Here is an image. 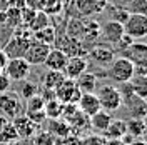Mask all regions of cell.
Wrapping results in <instances>:
<instances>
[{
  "label": "cell",
  "instance_id": "cell-35",
  "mask_svg": "<svg viewBox=\"0 0 147 145\" xmlns=\"http://www.w3.org/2000/svg\"><path fill=\"white\" fill-rule=\"evenodd\" d=\"M38 90H40V89L37 87L34 82H24V83H22V89H20V95L24 97V100H27V99H30V97L37 95Z\"/></svg>",
  "mask_w": 147,
  "mask_h": 145
},
{
  "label": "cell",
  "instance_id": "cell-14",
  "mask_svg": "<svg viewBox=\"0 0 147 145\" xmlns=\"http://www.w3.org/2000/svg\"><path fill=\"white\" fill-rule=\"evenodd\" d=\"M115 57V50L110 48L109 45H94L87 52V58H92L97 65H109Z\"/></svg>",
  "mask_w": 147,
  "mask_h": 145
},
{
  "label": "cell",
  "instance_id": "cell-45",
  "mask_svg": "<svg viewBox=\"0 0 147 145\" xmlns=\"http://www.w3.org/2000/svg\"><path fill=\"white\" fill-rule=\"evenodd\" d=\"M7 122H9V118H7V117H3V115H2V113H0V128L3 127V125H5V124H7Z\"/></svg>",
  "mask_w": 147,
  "mask_h": 145
},
{
  "label": "cell",
  "instance_id": "cell-47",
  "mask_svg": "<svg viewBox=\"0 0 147 145\" xmlns=\"http://www.w3.org/2000/svg\"><path fill=\"white\" fill-rule=\"evenodd\" d=\"M142 120H144V137H147V115L142 117Z\"/></svg>",
  "mask_w": 147,
  "mask_h": 145
},
{
  "label": "cell",
  "instance_id": "cell-27",
  "mask_svg": "<svg viewBox=\"0 0 147 145\" xmlns=\"http://www.w3.org/2000/svg\"><path fill=\"white\" fill-rule=\"evenodd\" d=\"M49 13L44 12V10H37L35 15L32 17V20L27 23V28L30 32H37V30H40V28L47 27V25H50V20H49Z\"/></svg>",
  "mask_w": 147,
  "mask_h": 145
},
{
  "label": "cell",
  "instance_id": "cell-28",
  "mask_svg": "<svg viewBox=\"0 0 147 145\" xmlns=\"http://www.w3.org/2000/svg\"><path fill=\"white\" fill-rule=\"evenodd\" d=\"M62 110H64V103L57 99H50L45 102L44 105V112H45L47 118H60L62 117Z\"/></svg>",
  "mask_w": 147,
  "mask_h": 145
},
{
  "label": "cell",
  "instance_id": "cell-2",
  "mask_svg": "<svg viewBox=\"0 0 147 145\" xmlns=\"http://www.w3.org/2000/svg\"><path fill=\"white\" fill-rule=\"evenodd\" d=\"M97 90V99L100 102V107L107 112H115V110L120 109L122 105V95H120V90L112 85V83H102L100 87L95 89Z\"/></svg>",
  "mask_w": 147,
  "mask_h": 145
},
{
  "label": "cell",
  "instance_id": "cell-29",
  "mask_svg": "<svg viewBox=\"0 0 147 145\" xmlns=\"http://www.w3.org/2000/svg\"><path fill=\"white\" fill-rule=\"evenodd\" d=\"M127 125V134L134 138H142L144 137V120L140 117H130L125 122Z\"/></svg>",
  "mask_w": 147,
  "mask_h": 145
},
{
  "label": "cell",
  "instance_id": "cell-23",
  "mask_svg": "<svg viewBox=\"0 0 147 145\" xmlns=\"http://www.w3.org/2000/svg\"><path fill=\"white\" fill-rule=\"evenodd\" d=\"M32 38H35L37 42H40V44L54 47L55 38H57V30H55V27H52V25H47V27L40 28V30H37V32H32Z\"/></svg>",
  "mask_w": 147,
  "mask_h": 145
},
{
  "label": "cell",
  "instance_id": "cell-40",
  "mask_svg": "<svg viewBox=\"0 0 147 145\" xmlns=\"http://www.w3.org/2000/svg\"><path fill=\"white\" fill-rule=\"evenodd\" d=\"M25 5L34 10H42L45 5V0H25Z\"/></svg>",
  "mask_w": 147,
  "mask_h": 145
},
{
  "label": "cell",
  "instance_id": "cell-44",
  "mask_svg": "<svg viewBox=\"0 0 147 145\" xmlns=\"http://www.w3.org/2000/svg\"><path fill=\"white\" fill-rule=\"evenodd\" d=\"M105 145H125L120 138H114V140H105Z\"/></svg>",
  "mask_w": 147,
  "mask_h": 145
},
{
  "label": "cell",
  "instance_id": "cell-15",
  "mask_svg": "<svg viewBox=\"0 0 147 145\" xmlns=\"http://www.w3.org/2000/svg\"><path fill=\"white\" fill-rule=\"evenodd\" d=\"M77 107H79V110H80L82 113H85L87 117H92L94 113H97V112L102 109L100 102H99L97 95H95V92L82 93L80 99H79V102H77Z\"/></svg>",
  "mask_w": 147,
  "mask_h": 145
},
{
  "label": "cell",
  "instance_id": "cell-25",
  "mask_svg": "<svg viewBox=\"0 0 147 145\" xmlns=\"http://www.w3.org/2000/svg\"><path fill=\"white\" fill-rule=\"evenodd\" d=\"M129 83H130V89L136 95L142 97V99H147V75L134 73L132 79L129 80Z\"/></svg>",
  "mask_w": 147,
  "mask_h": 145
},
{
  "label": "cell",
  "instance_id": "cell-3",
  "mask_svg": "<svg viewBox=\"0 0 147 145\" xmlns=\"http://www.w3.org/2000/svg\"><path fill=\"white\" fill-rule=\"evenodd\" d=\"M109 77L112 80L119 82V83H124V82H129L134 75V64L132 60L124 57V55H115L114 60L109 64Z\"/></svg>",
  "mask_w": 147,
  "mask_h": 145
},
{
  "label": "cell",
  "instance_id": "cell-4",
  "mask_svg": "<svg viewBox=\"0 0 147 145\" xmlns=\"http://www.w3.org/2000/svg\"><path fill=\"white\" fill-rule=\"evenodd\" d=\"M54 47L60 48L67 57H75V55L87 57V52H89V48H85V45H84V42L80 38H75V37L69 35V34L57 35Z\"/></svg>",
  "mask_w": 147,
  "mask_h": 145
},
{
  "label": "cell",
  "instance_id": "cell-7",
  "mask_svg": "<svg viewBox=\"0 0 147 145\" xmlns=\"http://www.w3.org/2000/svg\"><path fill=\"white\" fill-rule=\"evenodd\" d=\"M124 32L132 38H144L147 37V15L142 13H129L127 20L124 22Z\"/></svg>",
  "mask_w": 147,
  "mask_h": 145
},
{
  "label": "cell",
  "instance_id": "cell-41",
  "mask_svg": "<svg viewBox=\"0 0 147 145\" xmlns=\"http://www.w3.org/2000/svg\"><path fill=\"white\" fill-rule=\"evenodd\" d=\"M134 73H139V75H147V60L134 64Z\"/></svg>",
  "mask_w": 147,
  "mask_h": 145
},
{
  "label": "cell",
  "instance_id": "cell-31",
  "mask_svg": "<svg viewBox=\"0 0 147 145\" xmlns=\"http://www.w3.org/2000/svg\"><path fill=\"white\" fill-rule=\"evenodd\" d=\"M34 145H57V138L49 130H42L34 135Z\"/></svg>",
  "mask_w": 147,
  "mask_h": 145
},
{
  "label": "cell",
  "instance_id": "cell-24",
  "mask_svg": "<svg viewBox=\"0 0 147 145\" xmlns=\"http://www.w3.org/2000/svg\"><path fill=\"white\" fill-rule=\"evenodd\" d=\"M49 132L55 137V138H65L69 134H72V128L67 124V120H59V118H52L50 120V128Z\"/></svg>",
  "mask_w": 147,
  "mask_h": 145
},
{
  "label": "cell",
  "instance_id": "cell-10",
  "mask_svg": "<svg viewBox=\"0 0 147 145\" xmlns=\"http://www.w3.org/2000/svg\"><path fill=\"white\" fill-rule=\"evenodd\" d=\"M122 105H125V109L129 110L130 117H146L147 115V99H142L136 95L134 92L129 93L125 97H122Z\"/></svg>",
  "mask_w": 147,
  "mask_h": 145
},
{
  "label": "cell",
  "instance_id": "cell-8",
  "mask_svg": "<svg viewBox=\"0 0 147 145\" xmlns=\"http://www.w3.org/2000/svg\"><path fill=\"white\" fill-rule=\"evenodd\" d=\"M54 92H55V99L60 100L62 103H77L79 99H80V95H82L80 90L77 89L75 82L72 79H67V77Z\"/></svg>",
  "mask_w": 147,
  "mask_h": 145
},
{
  "label": "cell",
  "instance_id": "cell-17",
  "mask_svg": "<svg viewBox=\"0 0 147 145\" xmlns=\"http://www.w3.org/2000/svg\"><path fill=\"white\" fill-rule=\"evenodd\" d=\"M120 55L130 58L132 64L144 62V60H147V44L146 42H132L124 50H120Z\"/></svg>",
  "mask_w": 147,
  "mask_h": 145
},
{
  "label": "cell",
  "instance_id": "cell-26",
  "mask_svg": "<svg viewBox=\"0 0 147 145\" xmlns=\"http://www.w3.org/2000/svg\"><path fill=\"white\" fill-rule=\"evenodd\" d=\"M64 80H65V75L60 70H47V73L42 77L44 87L45 89H52V90H55Z\"/></svg>",
  "mask_w": 147,
  "mask_h": 145
},
{
  "label": "cell",
  "instance_id": "cell-37",
  "mask_svg": "<svg viewBox=\"0 0 147 145\" xmlns=\"http://www.w3.org/2000/svg\"><path fill=\"white\" fill-rule=\"evenodd\" d=\"M25 115H27V117L30 118L34 124H35V125H38L40 122H44V120L47 118L44 110H37V112H25Z\"/></svg>",
  "mask_w": 147,
  "mask_h": 145
},
{
  "label": "cell",
  "instance_id": "cell-9",
  "mask_svg": "<svg viewBox=\"0 0 147 145\" xmlns=\"http://www.w3.org/2000/svg\"><path fill=\"white\" fill-rule=\"evenodd\" d=\"M72 5L82 17H92L107 9V0H74Z\"/></svg>",
  "mask_w": 147,
  "mask_h": 145
},
{
  "label": "cell",
  "instance_id": "cell-16",
  "mask_svg": "<svg viewBox=\"0 0 147 145\" xmlns=\"http://www.w3.org/2000/svg\"><path fill=\"white\" fill-rule=\"evenodd\" d=\"M12 124H13L15 130H17L18 138H28V137L34 135L35 130H37V125L25 115V113H20V115H17L15 118H12Z\"/></svg>",
  "mask_w": 147,
  "mask_h": 145
},
{
  "label": "cell",
  "instance_id": "cell-33",
  "mask_svg": "<svg viewBox=\"0 0 147 145\" xmlns=\"http://www.w3.org/2000/svg\"><path fill=\"white\" fill-rule=\"evenodd\" d=\"M45 105V100L40 93H37L34 97L27 99V112H37V110H44Z\"/></svg>",
  "mask_w": 147,
  "mask_h": 145
},
{
  "label": "cell",
  "instance_id": "cell-20",
  "mask_svg": "<svg viewBox=\"0 0 147 145\" xmlns=\"http://www.w3.org/2000/svg\"><path fill=\"white\" fill-rule=\"evenodd\" d=\"M110 120H112V115H110V112L107 110L100 109L97 113H94L92 117H89V122H90V128L92 130H95V134H104V130L109 127Z\"/></svg>",
  "mask_w": 147,
  "mask_h": 145
},
{
  "label": "cell",
  "instance_id": "cell-30",
  "mask_svg": "<svg viewBox=\"0 0 147 145\" xmlns=\"http://www.w3.org/2000/svg\"><path fill=\"white\" fill-rule=\"evenodd\" d=\"M17 138H18V134L12 122H7L3 127L0 128V144H12Z\"/></svg>",
  "mask_w": 147,
  "mask_h": 145
},
{
  "label": "cell",
  "instance_id": "cell-12",
  "mask_svg": "<svg viewBox=\"0 0 147 145\" xmlns=\"http://www.w3.org/2000/svg\"><path fill=\"white\" fill-rule=\"evenodd\" d=\"M87 68H89V58L87 57H82V55H75V57H69L67 58V64H65L62 72H64V75L67 79L75 80Z\"/></svg>",
  "mask_w": 147,
  "mask_h": 145
},
{
  "label": "cell",
  "instance_id": "cell-1",
  "mask_svg": "<svg viewBox=\"0 0 147 145\" xmlns=\"http://www.w3.org/2000/svg\"><path fill=\"white\" fill-rule=\"evenodd\" d=\"M30 42H32V32H30L27 27L25 28H17L15 34L12 35V38L7 42L3 52L7 54L9 58H13V57H24L25 52H27L28 45H30Z\"/></svg>",
  "mask_w": 147,
  "mask_h": 145
},
{
  "label": "cell",
  "instance_id": "cell-18",
  "mask_svg": "<svg viewBox=\"0 0 147 145\" xmlns=\"http://www.w3.org/2000/svg\"><path fill=\"white\" fill-rule=\"evenodd\" d=\"M67 55L60 50V48H57V47H50V50H49V54H47L45 60H44V65H45L49 70H64L65 64H67Z\"/></svg>",
  "mask_w": 147,
  "mask_h": 145
},
{
  "label": "cell",
  "instance_id": "cell-42",
  "mask_svg": "<svg viewBox=\"0 0 147 145\" xmlns=\"http://www.w3.org/2000/svg\"><path fill=\"white\" fill-rule=\"evenodd\" d=\"M7 62H9V57H7V54H5L3 50H0V72H3V70H5V65H7Z\"/></svg>",
  "mask_w": 147,
  "mask_h": 145
},
{
  "label": "cell",
  "instance_id": "cell-39",
  "mask_svg": "<svg viewBox=\"0 0 147 145\" xmlns=\"http://www.w3.org/2000/svg\"><path fill=\"white\" fill-rule=\"evenodd\" d=\"M64 140H65L64 145H82V137H79L75 132L74 134H69Z\"/></svg>",
  "mask_w": 147,
  "mask_h": 145
},
{
  "label": "cell",
  "instance_id": "cell-19",
  "mask_svg": "<svg viewBox=\"0 0 147 145\" xmlns=\"http://www.w3.org/2000/svg\"><path fill=\"white\" fill-rule=\"evenodd\" d=\"M82 42H97L100 38V23L97 20H92V18L85 17V20L82 22Z\"/></svg>",
  "mask_w": 147,
  "mask_h": 145
},
{
  "label": "cell",
  "instance_id": "cell-5",
  "mask_svg": "<svg viewBox=\"0 0 147 145\" xmlns=\"http://www.w3.org/2000/svg\"><path fill=\"white\" fill-rule=\"evenodd\" d=\"M24 105H22V99L15 92H3L0 93V113L9 120L15 118L17 115L22 113Z\"/></svg>",
  "mask_w": 147,
  "mask_h": 145
},
{
  "label": "cell",
  "instance_id": "cell-34",
  "mask_svg": "<svg viewBox=\"0 0 147 145\" xmlns=\"http://www.w3.org/2000/svg\"><path fill=\"white\" fill-rule=\"evenodd\" d=\"M109 7H110V17H112V20H117V22H122V23L127 20L129 12L125 7H117V5H109Z\"/></svg>",
  "mask_w": 147,
  "mask_h": 145
},
{
  "label": "cell",
  "instance_id": "cell-6",
  "mask_svg": "<svg viewBox=\"0 0 147 145\" xmlns=\"http://www.w3.org/2000/svg\"><path fill=\"white\" fill-rule=\"evenodd\" d=\"M30 67L32 65L24 57H13V58H9L3 72L9 75L12 82H22L30 75Z\"/></svg>",
  "mask_w": 147,
  "mask_h": 145
},
{
  "label": "cell",
  "instance_id": "cell-21",
  "mask_svg": "<svg viewBox=\"0 0 147 145\" xmlns=\"http://www.w3.org/2000/svg\"><path fill=\"white\" fill-rule=\"evenodd\" d=\"M127 134V125L125 120H119V118H112L109 127L104 130V138L105 140H114V138H122Z\"/></svg>",
  "mask_w": 147,
  "mask_h": 145
},
{
  "label": "cell",
  "instance_id": "cell-38",
  "mask_svg": "<svg viewBox=\"0 0 147 145\" xmlns=\"http://www.w3.org/2000/svg\"><path fill=\"white\" fill-rule=\"evenodd\" d=\"M10 85H12V80L9 79V75L5 72H0V93L10 90Z\"/></svg>",
  "mask_w": 147,
  "mask_h": 145
},
{
  "label": "cell",
  "instance_id": "cell-22",
  "mask_svg": "<svg viewBox=\"0 0 147 145\" xmlns=\"http://www.w3.org/2000/svg\"><path fill=\"white\" fill-rule=\"evenodd\" d=\"M74 82H75L77 89L80 90V93H90V92H95V89H97V77L94 73H89L87 70L80 73Z\"/></svg>",
  "mask_w": 147,
  "mask_h": 145
},
{
  "label": "cell",
  "instance_id": "cell-32",
  "mask_svg": "<svg viewBox=\"0 0 147 145\" xmlns=\"http://www.w3.org/2000/svg\"><path fill=\"white\" fill-rule=\"evenodd\" d=\"M129 13H142L147 15V2L146 0H130L125 5Z\"/></svg>",
  "mask_w": 147,
  "mask_h": 145
},
{
  "label": "cell",
  "instance_id": "cell-36",
  "mask_svg": "<svg viewBox=\"0 0 147 145\" xmlns=\"http://www.w3.org/2000/svg\"><path fill=\"white\" fill-rule=\"evenodd\" d=\"M82 145H105V138L100 134H90L82 138Z\"/></svg>",
  "mask_w": 147,
  "mask_h": 145
},
{
  "label": "cell",
  "instance_id": "cell-13",
  "mask_svg": "<svg viewBox=\"0 0 147 145\" xmlns=\"http://www.w3.org/2000/svg\"><path fill=\"white\" fill-rule=\"evenodd\" d=\"M124 23L122 22H117V20H109L107 23L100 25V37L110 44V45H115L119 42L122 35H124Z\"/></svg>",
  "mask_w": 147,
  "mask_h": 145
},
{
  "label": "cell",
  "instance_id": "cell-46",
  "mask_svg": "<svg viewBox=\"0 0 147 145\" xmlns=\"http://www.w3.org/2000/svg\"><path fill=\"white\" fill-rule=\"evenodd\" d=\"M129 145H147V142H144V140H132Z\"/></svg>",
  "mask_w": 147,
  "mask_h": 145
},
{
  "label": "cell",
  "instance_id": "cell-11",
  "mask_svg": "<svg viewBox=\"0 0 147 145\" xmlns=\"http://www.w3.org/2000/svg\"><path fill=\"white\" fill-rule=\"evenodd\" d=\"M49 50H50L49 45L40 44V42H37L35 38H32V42H30V45H28L27 52L24 55V58H25L30 65H44V60H45Z\"/></svg>",
  "mask_w": 147,
  "mask_h": 145
},
{
  "label": "cell",
  "instance_id": "cell-43",
  "mask_svg": "<svg viewBox=\"0 0 147 145\" xmlns=\"http://www.w3.org/2000/svg\"><path fill=\"white\" fill-rule=\"evenodd\" d=\"M130 0H107L109 5H117V7H125Z\"/></svg>",
  "mask_w": 147,
  "mask_h": 145
}]
</instances>
